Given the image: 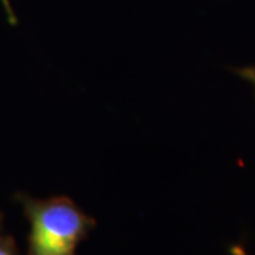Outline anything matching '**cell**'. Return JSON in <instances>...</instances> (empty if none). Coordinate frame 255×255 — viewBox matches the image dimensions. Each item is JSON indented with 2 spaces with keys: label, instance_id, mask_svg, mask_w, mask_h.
Segmentation results:
<instances>
[{
  "label": "cell",
  "instance_id": "obj_1",
  "mask_svg": "<svg viewBox=\"0 0 255 255\" xmlns=\"http://www.w3.org/2000/svg\"><path fill=\"white\" fill-rule=\"evenodd\" d=\"M28 221L27 255H77V250L97 226L94 217L84 213L67 196L33 199L18 193Z\"/></svg>",
  "mask_w": 255,
  "mask_h": 255
},
{
  "label": "cell",
  "instance_id": "obj_2",
  "mask_svg": "<svg viewBox=\"0 0 255 255\" xmlns=\"http://www.w3.org/2000/svg\"><path fill=\"white\" fill-rule=\"evenodd\" d=\"M0 255H20L11 236H0Z\"/></svg>",
  "mask_w": 255,
  "mask_h": 255
},
{
  "label": "cell",
  "instance_id": "obj_3",
  "mask_svg": "<svg viewBox=\"0 0 255 255\" xmlns=\"http://www.w3.org/2000/svg\"><path fill=\"white\" fill-rule=\"evenodd\" d=\"M1 6H3V10L6 13V17H7V21H9L10 26H17L18 24V18L14 13V10L11 7V3L10 0H0Z\"/></svg>",
  "mask_w": 255,
  "mask_h": 255
},
{
  "label": "cell",
  "instance_id": "obj_4",
  "mask_svg": "<svg viewBox=\"0 0 255 255\" xmlns=\"http://www.w3.org/2000/svg\"><path fill=\"white\" fill-rule=\"evenodd\" d=\"M234 73L240 75L243 80L251 82L255 88V67H243V68H236Z\"/></svg>",
  "mask_w": 255,
  "mask_h": 255
},
{
  "label": "cell",
  "instance_id": "obj_5",
  "mask_svg": "<svg viewBox=\"0 0 255 255\" xmlns=\"http://www.w3.org/2000/svg\"><path fill=\"white\" fill-rule=\"evenodd\" d=\"M228 253H230V255H248L246 248L243 246H240V244H234V246L230 247L228 248Z\"/></svg>",
  "mask_w": 255,
  "mask_h": 255
},
{
  "label": "cell",
  "instance_id": "obj_6",
  "mask_svg": "<svg viewBox=\"0 0 255 255\" xmlns=\"http://www.w3.org/2000/svg\"><path fill=\"white\" fill-rule=\"evenodd\" d=\"M1 224H3V214H0V231H1ZM1 236V234H0Z\"/></svg>",
  "mask_w": 255,
  "mask_h": 255
}]
</instances>
